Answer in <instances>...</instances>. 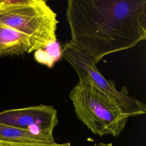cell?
Returning a JSON list of instances; mask_svg holds the SVG:
<instances>
[{"mask_svg":"<svg viewBox=\"0 0 146 146\" xmlns=\"http://www.w3.org/2000/svg\"><path fill=\"white\" fill-rule=\"evenodd\" d=\"M71 43L96 64L146 39V0H68Z\"/></svg>","mask_w":146,"mask_h":146,"instance_id":"cell-1","label":"cell"},{"mask_svg":"<svg viewBox=\"0 0 146 146\" xmlns=\"http://www.w3.org/2000/svg\"><path fill=\"white\" fill-rule=\"evenodd\" d=\"M69 97L77 118L95 135L119 136L130 117L117 101L87 80H79Z\"/></svg>","mask_w":146,"mask_h":146,"instance_id":"cell-2","label":"cell"},{"mask_svg":"<svg viewBox=\"0 0 146 146\" xmlns=\"http://www.w3.org/2000/svg\"><path fill=\"white\" fill-rule=\"evenodd\" d=\"M58 23L44 0H0V25L28 35L43 48L56 43Z\"/></svg>","mask_w":146,"mask_h":146,"instance_id":"cell-3","label":"cell"},{"mask_svg":"<svg viewBox=\"0 0 146 146\" xmlns=\"http://www.w3.org/2000/svg\"><path fill=\"white\" fill-rule=\"evenodd\" d=\"M61 55L75 70L79 80H87L97 88L117 101L130 117L144 115L145 104L131 95L126 87L120 90L112 80L107 79L98 70L92 58L77 46L68 42L61 50Z\"/></svg>","mask_w":146,"mask_h":146,"instance_id":"cell-4","label":"cell"},{"mask_svg":"<svg viewBox=\"0 0 146 146\" xmlns=\"http://www.w3.org/2000/svg\"><path fill=\"white\" fill-rule=\"evenodd\" d=\"M0 123L26 130L46 141L52 142L58 117L53 106L39 104L1 112Z\"/></svg>","mask_w":146,"mask_h":146,"instance_id":"cell-5","label":"cell"},{"mask_svg":"<svg viewBox=\"0 0 146 146\" xmlns=\"http://www.w3.org/2000/svg\"><path fill=\"white\" fill-rule=\"evenodd\" d=\"M43 47L28 35L0 25V58L31 53Z\"/></svg>","mask_w":146,"mask_h":146,"instance_id":"cell-6","label":"cell"},{"mask_svg":"<svg viewBox=\"0 0 146 146\" xmlns=\"http://www.w3.org/2000/svg\"><path fill=\"white\" fill-rule=\"evenodd\" d=\"M0 141L30 143L46 141L26 130L1 123H0Z\"/></svg>","mask_w":146,"mask_h":146,"instance_id":"cell-7","label":"cell"},{"mask_svg":"<svg viewBox=\"0 0 146 146\" xmlns=\"http://www.w3.org/2000/svg\"><path fill=\"white\" fill-rule=\"evenodd\" d=\"M0 146H72L70 142L59 143L52 142H10L0 141Z\"/></svg>","mask_w":146,"mask_h":146,"instance_id":"cell-8","label":"cell"},{"mask_svg":"<svg viewBox=\"0 0 146 146\" xmlns=\"http://www.w3.org/2000/svg\"><path fill=\"white\" fill-rule=\"evenodd\" d=\"M94 146H113L112 144L111 143H100L99 144H95Z\"/></svg>","mask_w":146,"mask_h":146,"instance_id":"cell-9","label":"cell"}]
</instances>
